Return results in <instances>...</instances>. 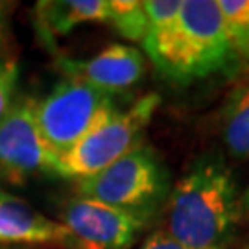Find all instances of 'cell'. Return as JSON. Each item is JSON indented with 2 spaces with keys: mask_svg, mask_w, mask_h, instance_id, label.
<instances>
[{
  "mask_svg": "<svg viewBox=\"0 0 249 249\" xmlns=\"http://www.w3.org/2000/svg\"><path fill=\"white\" fill-rule=\"evenodd\" d=\"M148 34L142 46L157 71L185 85L236 69L218 0H142Z\"/></svg>",
  "mask_w": 249,
  "mask_h": 249,
  "instance_id": "1",
  "label": "cell"
},
{
  "mask_svg": "<svg viewBox=\"0 0 249 249\" xmlns=\"http://www.w3.org/2000/svg\"><path fill=\"white\" fill-rule=\"evenodd\" d=\"M238 199L223 160H197L172 190L166 232L187 249H218L238 223Z\"/></svg>",
  "mask_w": 249,
  "mask_h": 249,
  "instance_id": "2",
  "label": "cell"
},
{
  "mask_svg": "<svg viewBox=\"0 0 249 249\" xmlns=\"http://www.w3.org/2000/svg\"><path fill=\"white\" fill-rule=\"evenodd\" d=\"M168 187L166 170L157 153L146 144L127 151L102 172L76 181L78 197L100 201L137 216L155 211Z\"/></svg>",
  "mask_w": 249,
  "mask_h": 249,
  "instance_id": "3",
  "label": "cell"
},
{
  "mask_svg": "<svg viewBox=\"0 0 249 249\" xmlns=\"http://www.w3.org/2000/svg\"><path fill=\"white\" fill-rule=\"evenodd\" d=\"M160 106V96L150 92L139 98L127 111H113L104 122L85 135L74 148L63 153L53 174L83 179L102 172L127 151L142 144V133Z\"/></svg>",
  "mask_w": 249,
  "mask_h": 249,
  "instance_id": "4",
  "label": "cell"
},
{
  "mask_svg": "<svg viewBox=\"0 0 249 249\" xmlns=\"http://www.w3.org/2000/svg\"><path fill=\"white\" fill-rule=\"evenodd\" d=\"M113 111L111 94L67 78L48 96L37 100L36 120L48 150L59 159Z\"/></svg>",
  "mask_w": 249,
  "mask_h": 249,
  "instance_id": "5",
  "label": "cell"
},
{
  "mask_svg": "<svg viewBox=\"0 0 249 249\" xmlns=\"http://www.w3.org/2000/svg\"><path fill=\"white\" fill-rule=\"evenodd\" d=\"M36 98L18 96L0 122V179L22 185L41 172L55 168V155L48 150L36 120Z\"/></svg>",
  "mask_w": 249,
  "mask_h": 249,
  "instance_id": "6",
  "label": "cell"
},
{
  "mask_svg": "<svg viewBox=\"0 0 249 249\" xmlns=\"http://www.w3.org/2000/svg\"><path fill=\"white\" fill-rule=\"evenodd\" d=\"M61 220L85 249H127L146 225L142 216L85 197L69 199Z\"/></svg>",
  "mask_w": 249,
  "mask_h": 249,
  "instance_id": "7",
  "label": "cell"
},
{
  "mask_svg": "<svg viewBox=\"0 0 249 249\" xmlns=\"http://www.w3.org/2000/svg\"><path fill=\"white\" fill-rule=\"evenodd\" d=\"M67 78L87 83L106 94H115L137 85L146 72V61L139 48L111 45L90 59H61Z\"/></svg>",
  "mask_w": 249,
  "mask_h": 249,
  "instance_id": "8",
  "label": "cell"
},
{
  "mask_svg": "<svg viewBox=\"0 0 249 249\" xmlns=\"http://www.w3.org/2000/svg\"><path fill=\"white\" fill-rule=\"evenodd\" d=\"M0 242L85 249L61 222H53L24 199L0 188Z\"/></svg>",
  "mask_w": 249,
  "mask_h": 249,
  "instance_id": "9",
  "label": "cell"
},
{
  "mask_svg": "<svg viewBox=\"0 0 249 249\" xmlns=\"http://www.w3.org/2000/svg\"><path fill=\"white\" fill-rule=\"evenodd\" d=\"M46 36L59 37L87 22H109V0H48L36 6Z\"/></svg>",
  "mask_w": 249,
  "mask_h": 249,
  "instance_id": "10",
  "label": "cell"
},
{
  "mask_svg": "<svg viewBox=\"0 0 249 249\" xmlns=\"http://www.w3.org/2000/svg\"><path fill=\"white\" fill-rule=\"evenodd\" d=\"M223 142L232 157L249 159V78L234 85L220 113Z\"/></svg>",
  "mask_w": 249,
  "mask_h": 249,
  "instance_id": "11",
  "label": "cell"
},
{
  "mask_svg": "<svg viewBox=\"0 0 249 249\" xmlns=\"http://www.w3.org/2000/svg\"><path fill=\"white\" fill-rule=\"evenodd\" d=\"M225 37L232 59L238 65L249 61V0H218Z\"/></svg>",
  "mask_w": 249,
  "mask_h": 249,
  "instance_id": "12",
  "label": "cell"
},
{
  "mask_svg": "<svg viewBox=\"0 0 249 249\" xmlns=\"http://www.w3.org/2000/svg\"><path fill=\"white\" fill-rule=\"evenodd\" d=\"M122 37L142 43L148 34V17L142 0H109V22Z\"/></svg>",
  "mask_w": 249,
  "mask_h": 249,
  "instance_id": "13",
  "label": "cell"
},
{
  "mask_svg": "<svg viewBox=\"0 0 249 249\" xmlns=\"http://www.w3.org/2000/svg\"><path fill=\"white\" fill-rule=\"evenodd\" d=\"M18 80V67L13 59L0 61V122L4 120L6 113L13 104V94Z\"/></svg>",
  "mask_w": 249,
  "mask_h": 249,
  "instance_id": "14",
  "label": "cell"
},
{
  "mask_svg": "<svg viewBox=\"0 0 249 249\" xmlns=\"http://www.w3.org/2000/svg\"><path fill=\"white\" fill-rule=\"evenodd\" d=\"M139 249H187L185 246H181L176 238H172L166 231H157L151 236L146 238L142 246Z\"/></svg>",
  "mask_w": 249,
  "mask_h": 249,
  "instance_id": "15",
  "label": "cell"
},
{
  "mask_svg": "<svg viewBox=\"0 0 249 249\" xmlns=\"http://www.w3.org/2000/svg\"><path fill=\"white\" fill-rule=\"evenodd\" d=\"M238 222L249 223V185L238 199Z\"/></svg>",
  "mask_w": 249,
  "mask_h": 249,
  "instance_id": "16",
  "label": "cell"
},
{
  "mask_svg": "<svg viewBox=\"0 0 249 249\" xmlns=\"http://www.w3.org/2000/svg\"><path fill=\"white\" fill-rule=\"evenodd\" d=\"M8 13L9 6L6 2H0V48L6 41V30H8Z\"/></svg>",
  "mask_w": 249,
  "mask_h": 249,
  "instance_id": "17",
  "label": "cell"
},
{
  "mask_svg": "<svg viewBox=\"0 0 249 249\" xmlns=\"http://www.w3.org/2000/svg\"><path fill=\"white\" fill-rule=\"evenodd\" d=\"M246 249H249V246H248V248H246Z\"/></svg>",
  "mask_w": 249,
  "mask_h": 249,
  "instance_id": "18",
  "label": "cell"
}]
</instances>
